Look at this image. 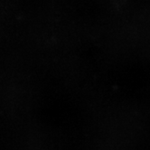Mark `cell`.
Wrapping results in <instances>:
<instances>
[]
</instances>
